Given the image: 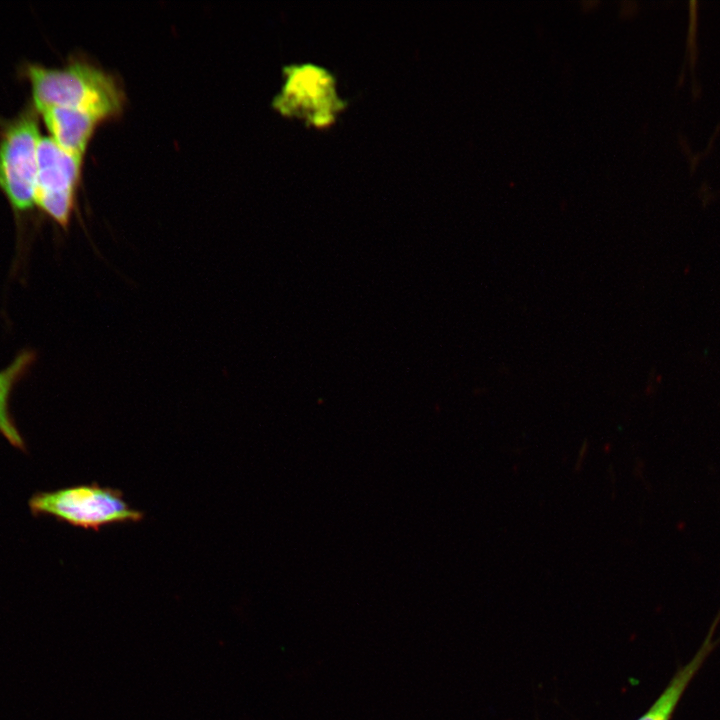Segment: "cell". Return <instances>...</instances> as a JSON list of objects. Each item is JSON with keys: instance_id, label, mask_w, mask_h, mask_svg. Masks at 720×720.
I'll list each match as a JSON object with an SVG mask.
<instances>
[{"instance_id": "8", "label": "cell", "mask_w": 720, "mask_h": 720, "mask_svg": "<svg viewBox=\"0 0 720 720\" xmlns=\"http://www.w3.org/2000/svg\"><path fill=\"white\" fill-rule=\"evenodd\" d=\"M35 360V353L23 350L12 362L0 370V434L15 448L25 449L24 439L9 412V400L16 383L26 374Z\"/></svg>"}, {"instance_id": "1", "label": "cell", "mask_w": 720, "mask_h": 720, "mask_svg": "<svg viewBox=\"0 0 720 720\" xmlns=\"http://www.w3.org/2000/svg\"><path fill=\"white\" fill-rule=\"evenodd\" d=\"M24 73L37 112L61 107L86 112L103 121L122 109L123 94L117 82L88 62L72 60L61 67L28 63Z\"/></svg>"}, {"instance_id": "7", "label": "cell", "mask_w": 720, "mask_h": 720, "mask_svg": "<svg viewBox=\"0 0 720 720\" xmlns=\"http://www.w3.org/2000/svg\"><path fill=\"white\" fill-rule=\"evenodd\" d=\"M720 620L717 616L703 644L694 657L679 668L661 695L638 720H670L687 686L717 644L713 639L714 630Z\"/></svg>"}, {"instance_id": "4", "label": "cell", "mask_w": 720, "mask_h": 720, "mask_svg": "<svg viewBox=\"0 0 720 720\" xmlns=\"http://www.w3.org/2000/svg\"><path fill=\"white\" fill-rule=\"evenodd\" d=\"M40 138L38 112L32 105L10 120L0 133V191L17 214L35 206Z\"/></svg>"}, {"instance_id": "3", "label": "cell", "mask_w": 720, "mask_h": 720, "mask_svg": "<svg viewBox=\"0 0 720 720\" xmlns=\"http://www.w3.org/2000/svg\"><path fill=\"white\" fill-rule=\"evenodd\" d=\"M283 76L284 82L272 105L284 116L323 128L330 126L347 105L338 93L335 76L321 65L289 64L283 67Z\"/></svg>"}, {"instance_id": "5", "label": "cell", "mask_w": 720, "mask_h": 720, "mask_svg": "<svg viewBox=\"0 0 720 720\" xmlns=\"http://www.w3.org/2000/svg\"><path fill=\"white\" fill-rule=\"evenodd\" d=\"M82 159L64 150L51 137L41 136L37 148L34 203L63 228L69 224L74 210Z\"/></svg>"}, {"instance_id": "2", "label": "cell", "mask_w": 720, "mask_h": 720, "mask_svg": "<svg viewBox=\"0 0 720 720\" xmlns=\"http://www.w3.org/2000/svg\"><path fill=\"white\" fill-rule=\"evenodd\" d=\"M28 505L34 515H49L94 531L109 525L137 523L145 516L125 500L121 490L98 483L37 492Z\"/></svg>"}, {"instance_id": "6", "label": "cell", "mask_w": 720, "mask_h": 720, "mask_svg": "<svg viewBox=\"0 0 720 720\" xmlns=\"http://www.w3.org/2000/svg\"><path fill=\"white\" fill-rule=\"evenodd\" d=\"M51 137L64 150L83 157L88 143L101 122L97 117L61 107H48L38 112Z\"/></svg>"}]
</instances>
